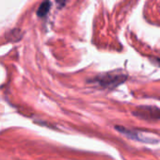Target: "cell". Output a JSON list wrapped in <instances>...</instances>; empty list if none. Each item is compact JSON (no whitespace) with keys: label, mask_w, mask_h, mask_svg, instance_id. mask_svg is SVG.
<instances>
[{"label":"cell","mask_w":160,"mask_h":160,"mask_svg":"<svg viewBox=\"0 0 160 160\" xmlns=\"http://www.w3.org/2000/svg\"><path fill=\"white\" fill-rule=\"evenodd\" d=\"M127 79V76L124 74H117L114 72H108L105 74H101L96 76L92 82L98 84L102 88L105 89H113L122 83H123L125 80Z\"/></svg>","instance_id":"cell-1"},{"label":"cell","mask_w":160,"mask_h":160,"mask_svg":"<svg viewBox=\"0 0 160 160\" xmlns=\"http://www.w3.org/2000/svg\"><path fill=\"white\" fill-rule=\"evenodd\" d=\"M133 115L145 121H160V108L142 106L133 111Z\"/></svg>","instance_id":"cell-2"},{"label":"cell","mask_w":160,"mask_h":160,"mask_svg":"<svg viewBox=\"0 0 160 160\" xmlns=\"http://www.w3.org/2000/svg\"><path fill=\"white\" fill-rule=\"evenodd\" d=\"M49 8H50V2H49V1L43 2V3L40 6L39 10H38V15H39V16H44V15H46V13H47L48 11H49Z\"/></svg>","instance_id":"cell-3"},{"label":"cell","mask_w":160,"mask_h":160,"mask_svg":"<svg viewBox=\"0 0 160 160\" xmlns=\"http://www.w3.org/2000/svg\"><path fill=\"white\" fill-rule=\"evenodd\" d=\"M66 1H67V0H57V2L59 5H61V6H64V4L66 3Z\"/></svg>","instance_id":"cell-4"},{"label":"cell","mask_w":160,"mask_h":160,"mask_svg":"<svg viewBox=\"0 0 160 160\" xmlns=\"http://www.w3.org/2000/svg\"><path fill=\"white\" fill-rule=\"evenodd\" d=\"M155 62L160 66V58H156V59H155Z\"/></svg>","instance_id":"cell-5"}]
</instances>
